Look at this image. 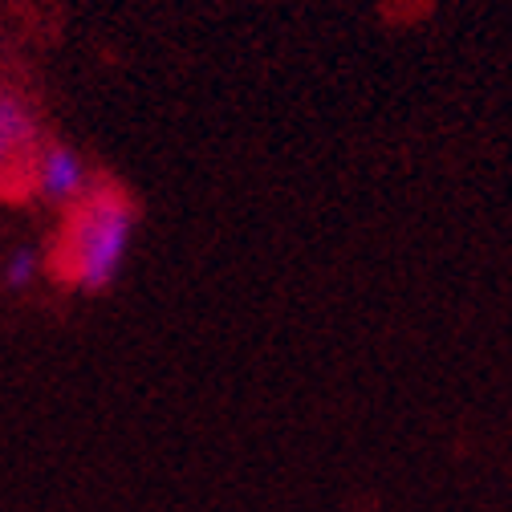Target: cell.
I'll return each mask as SVG.
<instances>
[{
    "label": "cell",
    "mask_w": 512,
    "mask_h": 512,
    "mask_svg": "<svg viewBox=\"0 0 512 512\" xmlns=\"http://www.w3.org/2000/svg\"><path fill=\"white\" fill-rule=\"evenodd\" d=\"M33 183L45 200L74 204L86 191V167L70 147H41L37 167H33Z\"/></svg>",
    "instance_id": "cell-3"
},
{
    "label": "cell",
    "mask_w": 512,
    "mask_h": 512,
    "mask_svg": "<svg viewBox=\"0 0 512 512\" xmlns=\"http://www.w3.org/2000/svg\"><path fill=\"white\" fill-rule=\"evenodd\" d=\"M135 208L118 187H98L66 220V232L53 244V273L86 293L106 289L131 248Z\"/></svg>",
    "instance_id": "cell-1"
},
{
    "label": "cell",
    "mask_w": 512,
    "mask_h": 512,
    "mask_svg": "<svg viewBox=\"0 0 512 512\" xmlns=\"http://www.w3.org/2000/svg\"><path fill=\"white\" fill-rule=\"evenodd\" d=\"M37 118L17 94H0V191L17 196L33 183L37 167Z\"/></svg>",
    "instance_id": "cell-2"
},
{
    "label": "cell",
    "mask_w": 512,
    "mask_h": 512,
    "mask_svg": "<svg viewBox=\"0 0 512 512\" xmlns=\"http://www.w3.org/2000/svg\"><path fill=\"white\" fill-rule=\"evenodd\" d=\"M33 277H37V252L33 248H17L9 256V265L0 269V281H5L9 289H25Z\"/></svg>",
    "instance_id": "cell-4"
}]
</instances>
